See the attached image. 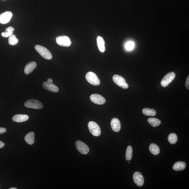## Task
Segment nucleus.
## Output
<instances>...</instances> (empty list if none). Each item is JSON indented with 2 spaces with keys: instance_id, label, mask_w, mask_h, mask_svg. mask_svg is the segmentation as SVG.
<instances>
[{
  "instance_id": "423d86ee",
  "label": "nucleus",
  "mask_w": 189,
  "mask_h": 189,
  "mask_svg": "<svg viewBox=\"0 0 189 189\" xmlns=\"http://www.w3.org/2000/svg\"><path fill=\"white\" fill-rule=\"evenodd\" d=\"M75 145L78 151L81 154L86 155L89 152V148L83 142L78 141L76 142Z\"/></svg>"
},
{
  "instance_id": "393cba45",
  "label": "nucleus",
  "mask_w": 189,
  "mask_h": 189,
  "mask_svg": "<svg viewBox=\"0 0 189 189\" xmlns=\"http://www.w3.org/2000/svg\"><path fill=\"white\" fill-rule=\"evenodd\" d=\"M9 43L10 45H15L17 44L19 40L14 34H12L9 37Z\"/></svg>"
},
{
  "instance_id": "f03ea898",
  "label": "nucleus",
  "mask_w": 189,
  "mask_h": 189,
  "mask_svg": "<svg viewBox=\"0 0 189 189\" xmlns=\"http://www.w3.org/2000/svg\"><path fill=\"white\" fill-rule=\"evenodd\" d=\"M88 127L90 132L94 136H98L101 133V130L97 123L93 121H90L88 124Z\"/></svg>"
},
{
  "instance_id": "f3484780",
  "label": "nucleus",
  "mask_w": 189,
  "mask_h": 189,
  "mask_svg": "<svg viewBox=\"0 0 189 189\" xmlns=\"http://www.w3.org/2000/svg\"><path fill=\"white\" fill-rule=\"evenodd\" d=\"M25 140L26 142L29 145H32L35 141V134L33 132L29 133L25 136Z\"/></svg>"
},
{
  "instance_id": "c756f323",
  "label": "nucleus",
  "mask_w": 189,
  "mask_h": 189,
  "mask_svg": "<svg viewBox=\"0 0 189 189\" xmlns=\"http://www.w3.org/2000/svg\"><path fill=\"white\" fill-rule=\"evenodd\" d=\"M47 82H48V83H52L53 80L52 79L48 78L47 80Z\"/></svg>"
},
{
  "instance_id": "dca6fc26",
  "label": "nucleus",
  "mask_w": 189,
  "mask_h": 189,
  "mask_svg": "<svg viewBox=\"0 0 189 189\" xmlns=\"http://www.w3.org/2000/svg\"><path fill=\"white\" fill-rule=\"evenodd\" d=\"M186 167V163L183 161H178L173 165V170L176 171H180L184 170Z\"/></svg>"
},
{
  "instance_id": "c85d7f7f",
  "label": "nucleus",
  "mask_w": 189,
  "mask_h": 189,
  "mask_svg": "<svg viewBox=\"0 0 189 189\" xmlns=\"http://www.w3.org/2000/svg\"><path fill=\"white\" fill-rule=\"evenodd\" d=\"M4 143L3 141H0V148H3V147H4Z\"/></svg>"
},
{
  "instance_id": "1a4fd4ad",
  "label": "nucleus",
  "mask_w": 189,
  "mask_h": 189,
  "mask_svg": "<svg viewBox=\"0 0 189 189\" xmlns=\"http://www.w3.org/2000/svg\"><path fill=\"white\" fill-rule=\"evenodd\" d=\"M90 99L93 103L99 105H102L106 102L105 98L98 94H92L90 96Z\"/></svg>"
},
{
  "instance_id": "6e6552de",
  "label": "nucleus",
  "mask_w": 189,
  "mask_h": 189,
  "mask_svg": "<svg viewBox=\"0 0 189 189\" xmlns=\"http://www.w3.org/2000/svg\"><path fill=\"white\" fill-rule=\"evenodd\" d=\"M56 42L60 46L64 47L70 46L71 42L69 38L67 36H61L57 37Z\"/></svg>"
},
{
  "instance_id": "a211bd4d",
  "label": "nucleus",
  "mask_w": 189,
  "mask_h": 189,
  "mask_svg": "<svg viewBox=\"0 0 189 189\" xmlns=\"http://www.w3.org/2000/svg\"><path fill=\"white\" fill-rule=\"evenodd\" d=\"M97 43L98 48L100 52L103 53L105 51V42L103 38L100 36L97 38Z\"/></svg>"
},
{
  "instance_id": "5701e85b",
  "label": "nucleus",
  "mask_w": 189,
  "mask_h": 189,
  "mask_svg": "<svg viewBox=\"0 0 189 189\" xmlns=\"http://www.w3.org/2000/svg\"><path fill=\"white\" fill-rule=\"evenodd\" d=\"M133 155V148L130 146L127 147L126 152V159L127 161L131 160Z\"/></svg>"
},
{
  "instance_id": "cd10ccee",
  "label": "nucleus",
  "mask_w": 189,
  "mask_h": 189,
  "mask_svg": "<svg viewBox=\"0 0 189 189\" xmlns=\"http://www.w3.org/2000/svg\"><path fill=\"white\" fill-rule=\"evenodd\" d=\"M186 87L188 89H189V76H188V78L186 79Z\"/></svg>"
},
{
  "instance_id": "9b49d317",
  "label": "nucleus",
  "mask_w": 189,
  "mask_h": 189,
  "mask_svg": "<svg viewBox=\"0 0 189 189\" xmlns=\"http://www.w3.org/2000/svg\"><path fill=\"white\" fill-rule=\"evenodd\" d=\"M134 182L136 185L139 187L142 186L144 183V179L141 173L136 172L133 175Z\"/></svg>"
},
{
  "instance_id": "20e7f679",
  "label": "nucleus",
  "mask_w": 189,
  "mask_h": 189,
  "mask_svg": "<svg viewBox=\"0 0 189 189\" xmlns=\"http://www.w3.org/2000/svg\"><path fill=\"white\" fill-rule=\"evenodd\" d=\"M113 81L118 86L124 89H126L129 87L125 78L118 75H115L113 78Z\"/></svg>"
},
{
  "instance_id": "39448f33",
  "label": "nucleus",
  "mask_w": 189,
  "mask_h": 189,
  "mask_svg": "<svg viewBox=\"0 0 189 189\" xmlns=\"http://www.w3.org/2000/svg\"><path fill=\"white\" fill-rule=\"evenodd\" d=\"M25 107L32 109H39L43 107L42 103L38 100H29L24 103Z\"/></svg>"
},
{
  "instance_id": "aec40b11",
  "label": "nucleus",
  "mask_w": 189,
  "mask_h": 189,
  "mask_svg": "<svg viewBox=\"0 0 189 189\" xmlns=\"http://www.w3.org/2000/svg\"><path fill=\"white\" fill-rule=\"evenodd\" d=\"M143 113L144 115L147 116H155L156 115V112L153 109H150L149 108H145L142 110Z\"/></svg>"
},
{
  "instance_id": "412c9836",
  "label": "nucleus",
  "mask_w": 189,
  "mask_h": 189,
  "mask_svg": "<svg viewBox=\"0 0 189 189\" xmlns=\"http://www.w3.org/2000/svg\"><path fill=\"white\" fill-rule=\"evenodd\" d=\"M14 31V29L13 27L10 26L6 29L5 32L1 33V36L4 38H7L13 34V31Z\"/></svg>"
},
{
  "instance_id": "f257e3e1",
  "label": "nucleus",
  "mask_w": 189,
  "mask_h": 189,
  "mask_svg": "<svg viewBox=\"0 0 189 189\" xmlns=\"http://www.w3.org/2000/svg\"><path fill=\"white\" fill-rule=\"evenodd\" d=\"M35 48L42 58L47 60H51L52 58V55L50 51L45 47L40 45H37L35 46Z\"/></svg>"
},
{
  "instance_id": "4468645a",
  "label": "nucleus",
  "mask_w": 189,
  "mask_h": 189,
  "mask_svg": "<svg viewBox=\"0 0 189 189\" xmlns=\"http://www.w3.org/2000/svg\"><path fill=\"white\" fill-rule=\"evenodd\" d=\"M29 119V116L26 115L17 114L12 117L13 121L16 122L21 123L26 121Z\"/></svg>"
},
{
  "instance_id": "7c9ffc66",
  "label": "nucleus",
  "mask_w": 189,
  "mask_h": 189,
  "mask_svg": "<svg viewBox=\"0 0 189 189\" xmlns=\"http://www.w3.org/2000/svg\"><path fill=\"white\" fill-rule=\"evenodd\" d=\"M17 188H10L9 189H17Z\"/></svg>"
},
{
  "instance_id": "b1692460",
  "label": "nucleus",
  "mask_w": 189,
  "mask_h": 189,
  "mask_svg": "<svg viewBox=\"0 0 189 189\" xmlns=\"http://www.w3.org/2000/svg\"><path fill=\"white\" fill-rule=\"evenodd\" d=\"M168 141L171 144H174L178 141V137L176 134L171 133L169 135L168 137Z\"/></svg>"
},
{
  "instance_id": "2eb2a0df",
  "label": "nucleus",
  "mask_w": 189,
  "mask_h": 189,
  "mask_svg": "<svg viewBox=\"0 0 189 189\" xmlns=\"http://www.w3.org/2000/svg\"><path fill=\"white\" fill-rule=\"evenodd\" d=\"M37 66L36 63L34 62H31L27 64L25 66L24 72L26 75L30 74L34 70Z\"/></svg>"
},
{
  "instance_id": "9d476101",
  "label": "nucleus",
  "mask_w": 189,
  "mask_h": 189,
  "mask_svg": "<svg viewBox=\"0 0 189 189\" xmlns=\"http://www.w3.org/2000/svg\"><path fill=\"white\" fill-rule=\"evenodd\" d=\"M13 14L10 11H6L0 15V23L6 24L8 23L12 17Z\"/></svg>"
},
{
  "instance_id": "6ab92c4d",
  "label": "nucleus",
  "mask_w": 189,
  "mask_h": 189,
  "mask_svg": "<svg viewBox=\"0 0 189 189\" xmlns=\"http://www.w3.org/2000/svg\"><path fill=\"white\" fill-rule=\"evenodd\" d=\"M149 148L150 152L153 155H157L160 153V149L158 146L155 144H151L149 145Z\"/></svg>"
},
{
  "instance_id": "4be33fe9",
  "label": "nucleus",
  "mask_w": 189,
  "mask_h": 189,
  "mask_svg": "<svg viewBox=\"0 0 189 189\" xmlns=\"http://www.w3.org/2000/svg\"><path fill=\"white\" fill-rule=\"evenodd\" d=\"M148 122L154 127L158 126L160 125L161 122L160 120L155 118H149L147 120Z\"/></svg>"
},
{
  "instance_id": "ddd939ff",
  "label": "nucleus",
  "mask_w": 189,
  "mask_h": 189,
  "mask_svg": "<svg viewBox=\"0 0 189 189\" xmlns=\"http://www.w3.org/2000/svg\"><path fill=\"white\" fill-rule=\"evenodd\" d=\"M111 126L112 130L115 132H118L121 128V124L119 120L117 118L111 120Z\"/></svg>"
},
{
  "instance_id": "a878e982",
  "label": "nucleus",
  "mask_w": 189,
  "mask_h": 189,
  "mask_svg": "<svg viewBox=\"0 0 189 189\" xmlns=\"http://www.w3.org/2000/svg\"><path fill=\"white\" fill-rule=\"evenodd\" d=\"M135 47V43L132 41H129L126 43L125 45V48L126 50L130 51L133 50Z\"/></svg>"
},
{
  "instance_id": "7ed1b4c3",
  "label": "nucleus",
  "mask_w": 189,
  "mask_h": 189,
  "mask_svg": "<svg viewBox=\"0 0 189 189\" xmlns=\"http://www.w3.org/2000/svg\"><path fill=\"white\" fill-rule=\"evenodd\" d=\"M86 79L90 84L94 86H98L100 84V81L97 76L94 72H88L86 76Z\"/></svg>"
},
{
  "instance_id": "f8f14e48",
  "label": "nucleus",
  "mask_w": 189,
  "mask_h": 189,
  "mask_svg": "<svg viewBox=\"0 0 189 189\" xmlns=\"http://www.w3.org/2000/svg\"><path fill=\"white\" fill-rule=\"evenodd\" d=\"M42 86L43 88L49 91L54 92H57L59 91L58 88L53 83L44 82L43 83Z\"/></svg>"
},
{
  "instance_id": "0eeeda50",
  "label": "nucleus",
  "mask_w": 189,
  "mask_h": 189,
  "mask_svg": "<svg viewBox=\"0 0 189 189\" xmlns=\"http://www.w3.org/2000/svg\"><path fill=\"white\" fill-rule=\"evenodd\" d=\"M176 74L173 72L168 73L163 78L161 82V86L163 87H166L174 79Z\"/></svg>"
},
{
  "instance_id": "bb28decb",
  "label": "nucleus",
  "mask_w": 189,
  "mask_h": 189,
  "mask_svg": "<svg viewBox=\"0 0 189 189\" xmlns=\"http://www.w3.org/2000/svg\"><path fill=\"white\" fill-rule=\"evenodd\" d=\"M7 129L4 127H0V134H2L6 132Z\"/></svg>"
}]
</instances>
